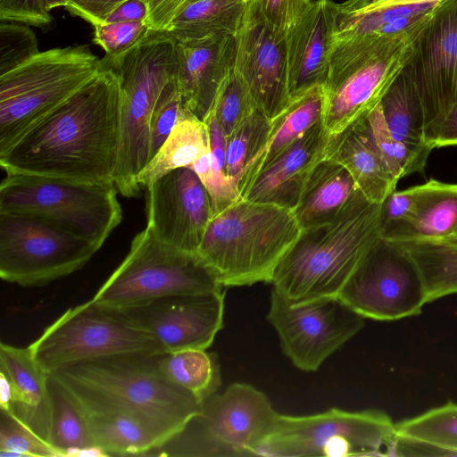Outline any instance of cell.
Masks as SVG:
<instances>
[{
  "label": "cell",
  "instance_id": "cell-1",
  "mask_svg": "<svg viewBox=\"0 0 457 457\" xmlns=\"http://www.w3.org/2000/svg\"><path fill=\"white\" fill-rule=\"evenodd\" d=\"M120 92L102 70L0 154L5 173L114 183L120 146Z\"/></svg>",
  "mask_w": 457,
  "mask_h": 457
},
{
  "label": "cell",
  "instance_id": "cell-2",
  "mask_svg": "<svg viewBox=\"0 0 457 457\" xmlns=\"http://www.w3.org/2000/svg\"><path fill=\"white\" fill-rule=\"evenodd\" d=\"M302 232L293 210L240 199L211 218L196 253L223 287L270 283Z\"/></svg>",
  "mask_w": 457,
  "mask_h": 457
},
{
  "label": "cell",
  "instance_id": "cell-3",
  "mask_svg": "<svg viewBox=\"0 0 457 457\" xmlns=\"http://www.w3.org/2000/svg\"><path fill=\"white\" fill-rule=\"evenodd\" d=\"M382 203L366 202L328 223L303 230L276 268L272 289L292 303L338 297L380 237Z\"/></svg>",
  "mask_w": 457,
  "mask_h": 457
},
{
  "label": "cell",
  "instance_id": "cell-4",
  "mask_svg": "<svg viewBox=\"0 0 457 457\" xmlns=\"http://www.w3.org/2000/svg\"><path fill=\"white\" fill-rule=\"evenodd\" d=\"M117 76L120 92V146L114 184L125 197L141 188L137 174L150 160L149 127L163 87L176 77V39L166 30L150 29L128 51L101 59Z\"/></svg>",
  "mask_w": 457,
  "mask_h": 457
},
{
  "label": "cell",
  "instance_id": "cell-5",
  "mask_svg": "<svg viewBox=\"0 0 457 457\" xmlns=\"http://www.w3.org/2000/svg\"><path fill=\"white\" fill-rule=\"evenodd\" d=\"M154 355L91 359L62 367L50 375L140 415L168 441L198 414L201 403L162 375Z\"/></svg>",
  "mask_w": 457,
  "mask_h": 457
},
{
  "label": "cell",
  "instance_id": "cell-6",
  "mask_svg": "<svg viewBox=\"0 0 457 457\" xmlns=\"http://www.w3.org/2000/svg\"><path fill=\"white\" fill-rule=\"evenodd\" d=\"M102 70L85 45L39 52L0 76V154Z\"/></svg>",
  "mask_w": 457,
  "mask_h": 457
},
{
  "label": "cell",
  "instance_id": "cell-7",
  "mask_svg": "<svg viewBox=\"0 0 457 457\" xmlns=\"http://www.w3.org/2000/svg\"><path fill=\"white\" fill-rule=\"evenodd\" d=\"M278 414L263 392L233 383L204 399L198 414L151 455L259 456Z\"/></svg>",
  "mask_w": 457,
  "mask_h": 457
},
{
  "label": "cell",
  "instance_id": "cell-8",
  "mask_svg": "<svg viewBox=\"0 0 457 457\" xmlns=\"http://www.w3.org/2000/svg\"><path fill=\"white\" fill-rule=\"evenodd\" d=\"M114 183L6 173L0 211L45 219L101 248L122 219Z\"/></svg>",
  "mask_w": 457,
  "mask_h": 457
},
{
  "label": "cell",
  "instance_id": "cell-9",
  "mask_svg": "<svg viewBox=\"0 0 457 457\" xmlns=\"http://www.w3.org/2000/svg\"><path fill=\"white\" fill-rule=\"evenodd\" d=\"M395 424L384 411L332 408L292 416L278 412L259 456H388Z\"/></svg>",
  "mask_w": 457,
  "mask_h": 457
},
{
  "label": "cell",
  "instance_id": "cell-10",
  "mask_svg": "<svg viewBox=\"0 0 457 457\" xmlns=\"http://www.w3.org/2000/svg\"><path fill=\"white\" fill-rule=\"evenodd\" d=\"M221 290L196 253L170 245L145 228L134 237L129 253L92 300L122 308L167 295Z\"/></svg>",
  "mask_w": 457,
  "mask_h": 457
},
{
  "label": "cell",
  "instance_id": "cell-11",
  "mask_svg": "<svg viewBox=\"0 0 457 457\" xmlns=\"http://www.w3.org/2000/svg\"><path fill=\"white\" fill-rule=\"evenodd\" d=\"M28 348L48 374L91 359L163 353L148 333L118 309L92 299L65 311Z\"/></svg>",
  "mask_w": 457,
  "mask_h": 457
},
{
  "label": "cell",
  "instance_id": "cell-12",
  "mask_svg": "<svg viewBox=\"0 0 457 457\" xmlns=\"http://www.w3.org/2000/svg\"><path fill=\"white\" fill-rule=\"evenodd\" d=\"M99 249L35 215L0 211V277L38 287L81 269Z\"/></svg>",
  "mask_w": 457,
  "mask_h": 457
},
{
  "label": "cell",
  "instance_id": "cell-13",
  "mask_svg": "<svg viewBox=\"0 0 457 457\" xmlns=\"http://www.w3.org/2000/svg\"><path fill=\"white\" fill-rule=\"evenodd\" d=\"M424 112V139L431 149L457 100V0H440L412 44L402 69Z\"/></svg>",
  "mask_w": 457,
  "mask_h": 457
},
{
  "label": "cell",
  "instance_id": "cell-14",
  "mask_svg": "<svg viewBox=\"0 0 457 457\" xmlns=\"http://www.w3.org/2000/svg\"><path fill=\"white\" fill-rule=\"evenodd\" d=\"M338 298L364 319L387 321L419 315L428 303L412 260L382 237L364 255Z\"/></svg>",
  "mask_w": 457,
  "mask_h": 457
},
{
  "label": "cell",
  "instance_id": "cell-15",
  "mask_svg": "<svg viewBox=\"0 0 457 457\" xmlns=\"http://www.w3.org/2000/svg\"><path fill=\"white\" fill-rule=\"evenodd\" d=\"M267 320L282 353L298 370L314 372L364 327V318L338 297L292 303L271 289Z\"/></svg>",
  "mask_w": 457,
  "mask_h": 457
},
{
  "label": "cell",
  "instance_id": "cell-16",
  "mask_svg": "<svg viewBox=\"0 0 457 457\" xmlns=\"http://www.w3.org/2000/svg\"><path fill=\"white\" fill-rule=\"evenodd\" d=\"M424 24L391 40L324 86L321 120L328 140L364 120L379 104L411 54L413 41Z\"/></svg>",
  "mask_w": 457,
  "mask_h": 457
},
{
  "label": "cell",
  "instance_id": "cell-17",
  "mask_svg": "<svg viewBox=\"0 0 457 457\" xmlns=\"http://www.w3.org/2000/svg\"><path fill=\"white\" fill-rule=\"evenodd\" d=\"M233 37V71L257 108L272 120L290 102L286 38H279L274 32L257 0L246 1Z\"/></svg>",
  "mask_w": 457,
  "mask_h": 457
},
{
  "label": "cell",
  "instance_id": "cell-18",
  "mask_svg": "<svg viewBox=\"0 0 457 457\" xmlns=\"http://www.w3.org/2000/svg\"><path fill=\"white\" fill-rule=\"evenodd\" d=\"M115 309L148 333L163 353L207 350L223 327L225 293L167 295Z\"/></svg>",
  "mask_w": 457,
  "mask_h": 457
},
{
  "label": "cell",
  "instance_id": "cell-19",
  "mask_svg": "<svg viewBox=\"0 0 457 457\" xmlns=\"http://www.w3.org/2000/svg\"><path fill=\"white\" fill-rule=\"evenodd\" d=\"M145 215L158 239L196 253L212 217L210 196L190 167L179 168L145 187Z\"/></svg>",
  "mask_w": 457,
  "mask_h": 457
},
{
  "label": "cell",
  "instance_id": "cell-20",
  "mask_svg": "<svg viewBox=\"0 0 457 457\" xmlns=\"http://www.w3.org/2000/svg\"><path fill=\"white\" fill-rule=\"evenodd\" d=\"M55 380L80 411L93 445L103 449L108 456H148L167 442V438L140 415Z\"/></svg>",
  "mask_w": 457,
  "mask_h": 457
},
{
  "label": "cell",
  "instance_id": "cell-21",
  "mask_svg": "<svg viewBox=\"0 0 457 457\" xmlns=\"http://www.w3.org/2000/svg\"><path fill=\"white\" fill-rule=\"evenodd\" d=\"M337 4L333 0H312L286 36L290 100L327 83Z\"/></svg>",
  "mask_w": 457,
  "mask_h": 457
},
{
  "label": "cell",
  "instance_id": "cell-22",
  "mask_svg": "<svg viewBox=\"0 0 457 457\" xmlns=\"http://www.w3.org/2000/svg\"><path fill=\"white\" fill-rule=\"evenodd\" d=\"M176 82L185 108L204 121L219 89L233 69L234 37L176 40Z\"/></svg>",
  "mask_w": 457,
  "mask_h": 457
},
{
  "label": "cell",
  "instance_id": "cell-23",
  "mask_svg": "<svg viewBox=\"0 0 457 457\" xmlns=\"http://www.w3.org/2000/svg\"><path fill=\"white\" fill-rule=\"evenodd\" d=\"M328 141L320 119L256 176L243 199L294 210L313 170L325 159Z\"/></svg>",
  "mask_w": 457,
  "mask_h": 457
},
{
  "label": "cell",
  "instance_id": "cell-24",
  "mask_svg": "<svg viewBox=\"0 0 457 457\" xmlns=\"http://www.w3.org/2000/svg\"><path fill=\"white\" fill-rule=\"evenodd\" d=\"M0 374L7 380L6 408L40 437L49 442L52 424L50 374L33 358L29 349L0 344Z\"/></svg>",
  "mask_w": 457,
  "mask_h": 457
},
{
  "label": "cell",
  "instance_id": "cell-25",
  "mask_svg": "<svg viewBox=\"0 0 457 457\" xmlns=\"http://www.w3.org/2000/svg\"><path fill=\"white\" fill-rule=\"evenodd\" d=\"M366 202L349 172L325 158L311 174L293 212L304 230L333 221Z\"/></svg>",
  "mask_w": 457,
  "mask_h": 457
},
{
  "label": "cell",
  "instance_id": "cell-26",
  "mask_svg": "<svg viewBox=\"0 0 457 457\" xmlns=\"http://www.w3.org/2000/svg\"><path fill=\"white\" fill-rule=\"evenodd\" d=\"M325 158L341 164L371 203H383L395 190L398 180L376 148L366 118L329 140Z\"/></svg>",
  "mask_w": 457,
  "mask_h": 457
},
{
  "label": "cell",
  "instance_id": "cell-27",
  "mask_svg": "<svg viewBox=\"0 0 457 457\" xmlns=\"http://www.w3.org/2000/svg\"><path fill=\"white\" fill-rule=\"evenodd\" d=\"M323 103L324 86H315L292 98L287 108L272 119L266 142L247 164L238 180L237 187L242 199L256 176L321 119Z\"/></svg>",
  "mask_w": 457,
  "mask_h": 457
},
{
  "label": "cell",
  "instance_id": "cell-28",
  "mask_svg": "<svg viewBox=\"0 0 457 457\" xmlns=\"http://www.w3.org/2000/svg\"><path fill=\"white\" fill-rule=\"evenodd\" d=\"M380 237L386 240L457 237V184L431 179L417 186L411 214Z\"/></svg>",
  "mask_w": 457,
  "mask_h": 457
},
{
  "label": "cell",
  "instance_id": "cell-29",
  "mask_svg": "<svg viewBox=\"0 0 457 457\" xmlns=\"http://www.w3.org/2000/svg\"><path fill=\"white\" fill-rule=\"evenodd\" d=\"M414 262L428 303L457 294V237L390 240Z\"/></svg>",
  "mask_w": 457,
  "mask_h": 457
},
{
  "label": "cell",
  "instance_id": "cell-30",
  "mask_svg": "<svg viewBox=\"0 0 457 457\" xmlns=\"http://www.w3.org/2000/svg\"><path fill=\"white\" fill-rule=\"evenodd\" d=\"M209 150L204 121L187 112L175 125L158 152L137 174L136 182L141 189L145 188L173 170L190 167Z\"/></svg>",
  "mask_w": 457,
  "mask_h": 457
},
{
  "label": "cell",
  "instance_id": "cell-31",
  "mask_svg": "<svg viewBox=\"0 0 457 457\" xmlns=\"http://www.w3.org/2000/svg\"><path fill=\"white\" fill-rule=\"evenodd\" d=\"M245 4L239 0L192 2L171 20L166 31L180 42L234 36Z\"/></svg>",
  "mask_w": 457,
  "mask_h": 457
},
{
  "label": "cell",
  "instance_id": "cell-32",
  "mask_svg": "<svg viewBox=\"0 0 457 457\" xmlns=\"http://www.w3.org/2000/svg\"><path fill=\"white\" fill-rule=\"evenodd\" d=\"M155 364L172 384L192 394L200 403L221 385L218 356L204 349L156 353Z\"/></svg>",
  "mask_w": 457,
  "mask_h": 457
},
{
  "label": "cell",
  "instance_id": "cell-33",
  "mask_svg": "<svg viewBox=\"0 0 457 457\" xmlns=\"http://www.w3.org/2000/svg\"><path fill=\"white\" fill-rule=\"evenodd\" d=\"M379 104L394 137L411 150L428 156L432 149L424 139L423 108L402 70L382 96Z\"/></svg>",
  "mask_w": 457,
  "mask_h": 457
},
{
  "label": "cell",
  "instance_id": "cell-34",
  "mask_svg": "<svg viewBox=\"0 0 457 457\" xmlns=\"http://www.w3.org/2000/svg\"><path fill=\"white\" fill-rule=\"evenodd\" d=\"M395 434L436 446L450 456H457V403L448 402L395 423Z\"/></svg>",
  "mask_w": 457,
  "mask_h": 457
},
{
  "label": "cell",
  "instance_id": "cell-35",
  "mask_svg": "<svg viewBox=\"0 0 457 457\" xmlns=\"http://www.w3.org/2000/svg\"><path fill=\"white\" fill-rule=\"evenodd\" d=\"M52 398V424L49 443L63 457L69 451L95 446L83 417L66 390L50 376Z\"/></svg>",
  "mask_w": 457,
  "mask_h": 457
},
{
  "label": "cell",
  "instance_id": "cell-36",
  "mask_svg": "<svg viewBox=\"0 0 457 457\" xmlns=\"http://www.w3.org/2000/svg\"><path fill=\"white\" fill-rule=\"evenodd\" d=\"M271 125L272 120L256 108L225 137V170L237 184L247 164L266 142Z\"/></svg>",
  "mask_w": 457,
  "mask_h": 457
},
{
  "label": "cell",
  "instance_id": "cell-37",
  "mask_svg": "<svg viewBox=\"0 0 457 457\" xmlns=\"http://www.w3.org/2000/svg\"><path fill=\"white\" fill-rule=\"evenodd\" d=\"M366 122L376 148L398 181L414 172L423 171L428 156L411 150L394 137L379 104L366 117Z\"/></svg>",
  "mask_w": 457,
  "mask_h": 457
},
{
  "label": "cell",
  "instance_id": "cell-38",
  "mask_svg": "<svg viewBox=\"0 0 457 457\" xmlns=\"http://www.w3.org/2000/svg\"><path fill=\"white\" fill-rule=\"evenodd\" d=\"M0 456L63 457V454L21 420L10 412L1 410Z\"/></svg>",
  "mask_w": 457,
  "mask_h": 457
},
{
  "label": "cell",
  "instance_id": "cell-39",
  "mask_svg": "<svg viewBox=\"0 0 457 457\" xmlns=\"http://www.w3.org/2000/svg\"><path fill=\"white\" fill-rule=\"evenodd\" d=\"M256 108L247 87L232 69L222 82L211 110L225 137Z\"/></svg>",
  "mask_w": 457,
  "mask_h": 457
},
{
  "label": "cell",
  "instance_id": "cell-40",
  "mask_svg": "<svg viewBox=\"0 0 457 457\" xmlns=\"http://www.w3.org/2000/svg\"><path fill=\"white\" fill-rule=\"evenodd\" d=\"M190 168L196 173L208 192L212 217L242 199L236 180L227 175L225 167L212 158L210 150L197 159Z\"/></svg>",
  "mask_w": 457,
  "mask_h": 457
},
{
  "label": "cell",
  "instance_id": "cell-41",
  "mask_svg": "<svg viewBox=\"0 0 457 457\" xmlns=\"http://www.w3.org/2000/svg\"><path fill=\"white\" fill-rule=\"evenodd\" d=\"M187 112L189 111L183 104L175 77L163 87L151 115L149 127L150 159L158 152L175 125Z\"/></svg>",
  "mask_w": 457,
  "mask_h": 457
},
{
  "label": "cell",
  "instance_id": "cell-42",
  "mask_svg": "<svg viewBox=\"0 0 457 457\" xmlns=\"http://www.w3.org/2000/svg\"><path fill=\"white\" fill-rule=\"evenodd\" d=\"M28 25L0 22V76L38 54L37 39Z\"/></svg>",
  "mask_w": 457,
  "mask_h": 457
},
{
  "label": "cell",
  "instance_id": "cell-43",
  "mask_svg": "<svg viewBox=\"0 0 457 457\" xmlns=\"http://www.w3.org/2000/svg\"><path fill=\"white\" fill-rule=\"evenodd\" d=\"M94 28L95 43L108 55L128 51L139 43L151 29L145 21L104 22Z\"/></svg>",
  "mask_w": 457,
  "mask_h": 457
},
{
  "label": "cell",
  "instance_id": "cell-44",
  "mask_svg": "<svg viewBox=\"0 0 457 457\" xmlns=\"http://www.w3.org/2000/svg\"><path fill=\"white\" fill-rule=\"evenodd\" d=\"M312 1L257 0L263 17L279 38H286Z\"/></svg>",
  "mask_w": 457,
  "mask_h": 457
},
{
  "label": "cell",
  "instance_id": "cell-45",
  "mask_svg": "<svg viewBox=\"0 0 457 457\" xmlns=\"http://www.w3.org/2000/svg\"><path fill=\"white\" fill-rule=\"evenodd\" d=\"M0 21L45 27L53 18L45 0H0Z\"/></svg>",
  "mask_w": 457,
  "mask_h": 457
},
{
  "label": "cell",
  "instance_id": "cell-46",
  "mask_svg": "<svg viewBox=\"0 0 457 457\" xmlns=\"http://www.w3.org/2000/svg\"><path fill=\"white\" fill-rule=\"evenodd\" d=\"M417 198V186L394 190L382 203L380 237L403 222L411 214Z\"/></svg>",
  "mask_w": 457,
  "mask_h": 457
},
{
  "label": "cell",
  "instance_id": "cell-47",
  "mask_svg": "<svg viewBox=\"0 0 457 457\" xmlns=\"http://www.w3.org/2000/svg\"><path fill=\"white\" fill-rule=\"evenodd\" d=\"M124 1L126 0H70L65 8L73 15L96 26L104 23Z\"/></svg>",
  "mask_w": 457,
  "mask_h": 457
},
{
  "label": "cell",
  "instance_id": "cell-48",
  "mask_svg": "<svg viewBox=\"0 0 457 457\" xmlns=\"http://www.w3.org/2000/svg\"><path fill=\"white\" fill-rule=\"evenodd\" d=\"M148 14V7L144 0H126L108 16L104 22H146Z\"/></svg>",
  "mask_w": 457,
  "mask_h": 457
},
{
  "label": "cell",
  "instance_id": "cell-49",
  "mask_svg": "<svg viewBox=\"0 0 457 457\" xmlns=\"http://www.w3.org/2000/svg\"><path fill=\"white\" fill-rule=\"evenodd\" d=\"M440 0H346L337 4V14H348L373 7L437 2Z\"/></svg>",
  "mask_w": 457,
  "mask_h": 457
},
{
  "label": "cell",
  "instance_id": "cell-50",
  "mask_svg": "<svg viewBox=\"0 0 457 457\" xmlns=\"http://www.w3.org/2000/svg\"><path fill=\"white\" fill-rule=\"evenodd\" d=\"M457 145V100L442 123L434 148Z\"/></svg>",
  "mask_w": 457,
  "mask_h": 457
},
{
  "label": "cell",
  "instance_id": "cell-51",
  "mask_svg": "<svg viewBox=\"0 0 457 457\" xmlns=\"http://www.w3.org/2000/svg\"><path fill=\"white\" fill-rule=\"evenodd\" d=\"M108 457V454L98 446H88L69 451L67 457Z\"/></svg>",
  "mask_w": 457,
  "mask_h": 457
},
{
  "label": "cell",
  "instance_id": "cell-52",
  "mask_svg": "<svg viewBox=\"0 0 457 457\" xmlns=\"http://www.w3.org/2000/svg\"><path fill=\"white\" fill-rule=\"evenodd\" d=\"M70 0H45L46 9L51 12L57 7H66Z\"/></svg>",
  "mask_w": 457,
  "mask_h": 457
},
{
  "label": "cell",
  "instance_id": "cell-53",
  "mask_svg": "<svg viewBox=\"0 0 457 457\" xmlns=\"http://www.w3.org/2000/svg\"><path fill=\"white\" fill-rule=\"evenodd\" d=\"M195 1H197V0H179L178 2V4L176 6V9H175V12H174V17L182 10L184 9L188 4L192 3V2H195ZM239 1H242V2H245L247 0H239ZM173 17V18H174Z\"/></svg>",
  "mask_w": 457,
  "mask_h": 457
}]
</instances>
